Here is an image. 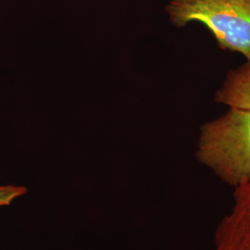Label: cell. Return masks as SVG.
<instances>
[{
    "label": "cell",
    "mask_w": 250,
    "mask_h": 250,
    "mask_svg": "<svg viewBox=\"0 0 250 250\" xmlns=\"http://www.w3.org/2000/svg\"><path fill=\"white\" fill-rule=\"evenodd\" d=\"M27 188L15 185L0 186V207L9 206L16 198L25 195Z\"/></svg>",
    "instance_id": "5b68a950"
},
{
    "label": "cell",
    "mask_w": 250,
    "mask_h": 250,
    "mask_svg": "<svg viewBox=\"0 0 250 250\" xmlns=\"http://www.w3.org/2000/svg\"><path fill=\"white\" fill-rule=\"evenodd\" d=\"M171 23L204 24L224 50L241 53L250 62V0H170Z\"/></svg>",
    "instance_id": "7a4b0ae2"
},
{
    "label": "cell",
    "mask_w": 250,
    "mask_h": 250,
    "mask_svg": "<svg viewBox=\"0 0 250 250\" xmlns=\"http://www.w3.org/2000/svg\"><path fill=\"white\" fill-rule=\"evenodd\" d=\"M215 101L250 111V62L227 73L223 86L215 95Z\"/></svg>",
    "instance_id": "277c9868"
},
{
    "label": "cell",
    "mask_w": 250,
    "mask_h": 250,
    "mask_svg": "<svg viewBox=\"0 0 250 250\" xmlns=\"http://www.w3.org/2000/svg\"><path fill=\"white\" fill-rule=\"evenodd\" d=\"M211 250H250V183L234 188L232 208L217 225Z\"/></svg>",
    "instance_id": "3957f363"
},
{
    "label": "cell",
    "mask_w": 250,
    "mask_h": 250,
    "mask_svg": "<svg viewBox=\"0 0 250 250\" xmlns=\"http://www.w3.org/2000/svg\"><path fill=\"white\" fill-rule=\"evenodd\" d=\"M197 159L225 184L250 183V111L230 107L200 128Z\"/></svg>",
    "instance_id": "6da1fadb"
}]
</instances>
